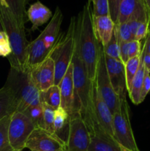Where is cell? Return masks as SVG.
Wrapping results in <instances>:
<instances>
[{
    "mask_svg": "<svg viewBox=\"0 0 150 151\" xmlns=\"http://www.w3.org/2000/svg\"><path fill=\"white\" fill-rule=\"evenodd\" d=\"M40 100L41 103L48 105L53 109L57 110L58 108L60 107L61 104L60 91L58 86L53 85L48 89L41 91Z\"/></svg>",
    "mask_w": 150,
    "mask_h": 151,
    "instance_id": "obj_24",
    "label": "cell"
},
{
    "mask_svg": "<svg viewBox=\"0 0 150 151\" xmlns=\"http://www.w3.org/2000/svg\"><path fill=\"white\" fill-rule=\"evenodd\" d=\"M141 41L132 40L129 41V46H128V55L129 59L133 58L139 56L141 53Z\"/></svg>",
    "mask_w": 150,
    "mask_h": 151,
    "instance_id": "obj_35",
    "label": "cell"
},
{
    "mask_svg": "<svg viewBox=\"0 0 150 151\" xmlns=\"http://www.w3.org/2000/svg\"><path fill=\"white\" fill-rule=\"evenodd\" d=\"M29 72L40 91H45L54 85L55 67L54 60L50 56Z\"/></svg>",
    "mask_w": 150,
    "mask_h": 151,
    "instance_id": "obj_13",
    "label": "cell"
},
{
    "mask_svg": "<svg viewBox=\"0 0 150 151\" xmlns=\"http://www.w3.org/2000/svg\"><path fill=\"white\" fill-rule=\"evenodd\" d=\"M2 31H4V29H3L2 25H1V20H0V32H2Z\"/></svg>",
    "mask_w": 150,
    "mask_h": 151,
    "instance_id": "obj_43",
    "label": "cell"
},
{
    "mask_svg": "<svg viewBox=\"0 0 150 151\" xmlns=\"http://www.w3.org/2000/svg\"><path fill=\"white\" fill-rule=\"evenodd\" d=\"M144 7H146V6L141 0H121L119 5V16L116 24L126 22L135 11Z\"/></svg>",
    "mask_w": 150,
    "mask_h": 151,
    "instance_id": "obj_22",
    "label": "cell"
},
{
    "mask_svg": "<svg viewBox=\"0 0 150 151\" xmlns=\"http://www.w3.org/2000/svg\"><path fill=\"white\" fill-rule=\"evenodd\" d=\"M119 45L120 60H121V62L124 64H125L128 61V60H129V55H128V46H129V42L121 41V42H119Z\"/></svg>",
    "mask_w": 150,
    "mask_h": 151,
    "instance_id": "obj_38",
    "label": "cell"
},
{
    "mask_svg": "<svg viewBox=\"0 0 150 151\" xmlns=\"http://www.w3.org/2000/svg\"><path fill=\"white\" fill-rule=\"evenodd\" d=\"M61 97L60 107L66 110L69 114H71L74 99V87L73 81V65H69L66 74L58 84Z\"/></svg>",
    "mask_w": 150,
    "mask_h": 151,
    "instance_id": "obj_16",
    "label": "cell"
},
{
    "mask_svg": "<svg viewBox=\"0 0 150 151\" xmlns=\"http://www.w3.org/2000/svg\"><path fill=\"white\" fill-rule=\"evenodd\" d=\"M104 57L109 78L115 93L119 98L126 97L128 92L126 88L124 64L119 59L111 58L105 55Z\"/></svg>",
    "mask_w": 150,
    "mask_h": 151,
    "instance_id": "obj_12",
    "label": "cell"
},
{
    "mask_svg": "<svg viewBox=\"0 0 150 151\" xmlns=\"http://www.w3.org/2000/svg\"><path fill=\"white\" fill-rule=\"evenodd\" d=\"M88 151H122V147L114 137L97 128L90 132Z\"/></svg>",
    "mask_w": 150,
    "mask_h": 151,
    "instance_id": "obj_14",
    "label": "cell"
},
{
    "mask_svg": "<svg viewBox=\"0 0 150 151\" xmlns=\"http://www.w3.org/2000/svg\"><path fill=\"white\" fill-rule=\"evenodd\" d=\"M145 69L146 67L144 63V61H143L142 50H141V57L139 67H138V71H137L136 75H135L133 78L130 90L128 92L129 98H130V100H132V102L135 105H138L141 103L140 96H141V88H142L144 75H145Z\"/></svg>",
    "mask_w": 150,
    "mask_h": 151,
    "instance_id": "obj_21",
    "label": "cell"
},
{
    "mask_svg": "<svg viewBox=\"0 0 150 151\" xmlns=\"http://www.w3.org/2000/svg\"><path fill=\"white\" fill-rule=\"evenodd\" d=\"M25 148L35 151H66V145L54 134L35 128L28 138Z\"/></svg>",
    "mask_w": 150,
    "mask_h": 151,
    "instance_id": "obj_10",
    "label": "cell"
},
{
    "mask_svg": "<svg viewBox=\"0 0 150 151\" xmlns=\"http://www.w3.org/2000/svg\"><path fill=\"white\" fill-rule=\"evenodd\" d=\"M144 48L145 50V52L146 54L150 55V19H149V29L147 36L146 37V41L144 44Z\"/></svg>",
    "mask_w": 150,
    "mask_h": 151,
    "instance_id": "obj_39",
    "label": "cell"
},
{
    "mask_svg": "<svg viewBox=\"0 0 150 151\" xmlns=\"http://www.w3.org/2000/svg\"><path fill=\"white\" fill-rule=\"evenodd\" d=\"M22 113L24 114L32 121L35 128L44 129V107L42 103L30 106Z\"/></svg>",
    "mask_w": 150,
    "mask_h": 151,
    "instance_id": "obj_26",
    "label": "cell"
},
{
    "mask_svg": "<svg viewBox=\"0 0 150 151\" xmlns=\"http://www.w3.org/2000/svg\"><path fill=\"white\" fill-rule=\"evenodd\" d=\"M121 1V0H108L109 15L115 24L117 22Z\"/></svg>",
    "mask_w": 150,
    "mask_h": 151,
    "instance_id": "obj_36",
    "label": "cell"
},
{
    "mask_svg": "<svg viewBox=\"0 0 150 151\" xmlns=\"http://www.w3.org/2000/svg\"><path fill=\"white\" fill-rule=\"evenodd\" d=\"M4 85L13 94L16 111L23 112L30 106L41 104V91L34 83L28 70L19 71L10 68Z\"/></svg>",
    "mask_w": 150,
    "mask_h": 151,
    "instance_id": "obj_4",
    "label": "cell"
},
{
    "mask_svg": "<svg viewBox=\"0 0 150 151\" xmlns=\"http://www.w3.org/2000/svg\"><path fill=\"white\" fill-rule=\"evenodd\" d=\"M4 1L15 16L19 24L24 27L25 16L26 15V0H4Z\"/></svg>",
    "mask_w": 150,
    "mask_h": 151,
    "instance_id": "obj_25",
    "label": "cell"
},
{
    "mask_svg": "<svg viewBox=\"0 0 150 151\" xmlns=\"http://www.w3.org/2000/svg\"><path fill=\"white\" fill-rule=\"evenodd\" d=\"M30 151H35V150H30Z\"/></svg>",
    "mask_w": 150,
    "mask_h": 151,
    "instance_id": "obj_49",
    "label": "cell"
},
{
    "mask_svg": "<svg viewBox=\"0 0 150 151\" xmlns=\"http://www.w3.org/2000/svg\"><path fill=\"white\" fill-rule=\"evenodd\" d=\"M90 132L79 114L71 115V127L66 151H88Z\"/></svg>",
    "mask_w": 150,
    "mask_h": 151,
    "instance_id": "obj_9",
    "label": "cell"
},
{
    "mask_svg": "<svg viewBox=\"0 0 150 151\" xmlns=\"http://www.w3.org/2000/svg\"><path fill=\"white\" fill-rule=\"evenodd\" d=\"M91 3L87 2L77 18L79 55L86 69L88 78H96V66L101 44L97 40L93 28Z\"/></svg>",
    "mask_w": 150,
    "mask_h": 151,
    "instance_id": "obj_2",
    "label": "cell"
},
{
    "mask_svg": "<svg viewBox=\"0 0 150 151\" xmlns=\"http://www.w3.org/2000/svg\"><path fill=\"white\" fill-rule=\"evenodd\" d=\"M35 126L22 112L16 111L11 115L8 128L9 145L13 150L21 151Z\"/></svg>",
    "mask_w": 150,
    "mask_h": 151,
    "instance_id": "obj_7",
    "label": "cell"
},
{
    "mask_svg": "<svg viewBox=\"0 0 150 151\" xmlns=\"http://www.w3.org/2000/svg\"><path fill=\"white\" fill-rule=\"evenodd\" d=\"M0 20L3 29L7 35L12 49L8 56L10 68L19 71H26V47L28 44L24 27H21L10 9L5 4H0Z\"/></svg>",
    "mask_w": 150,
    "mask_h": 151,
    "instance_id": "obj_3",
    "label": "cell"
},
{
    "mask_svg": "<svg viewBox=\"0 0 150 151\" xmlns=\"http://www.w3.org/2000/svg\"><path fill=\"white\" fill-rule=\"evenodd\" d=\"M122 151H129V150H126V149H124V148H123V147H122Z\"/></svg>",
    "mask_w": 150,
    "mask_h": 151,
    "instance_id": "obj_46",
    "label": "cell"
},
{
    "mask_svg": "<svg viewBox=\"0 0 150 151\" xmlns=\"http://www.w3.org/2000/svg\"><path fill=\"white\" fill-rule=\"evenodd\" d=\"M92 1H93V0H88V2H89V3H92Z\"/></svg>",
    "mask_w": 150,
    "mask_h": 151,
    "instance_id": "obj_45",
    "label": "cell"
},
{
    "mask_svg": "<svg viewBox=\"0 0 150 151\" xmlns=\"http://www.w3.org/2000/svg\"><path fill=\"white\" fill-rule=\"evenodd\" d=\"M44 107V129L47 132L54 134V121L55 110L48 105L42 103Z\"/></svg>",
    "mask_w": 150,
    "mask_h": 151,
    "instance_id": "obj_29",
    "label": "cell"
},
{
    "mask_svg": "<svg viewBox=\"0 0 150 151\" xmlns=\"http://www.w3.org/2000/svg\"><path fill=\"white\" fill-rule=\"evenodd\" d=\"M149 29V19L146 21V22H143L140 25L138 30H137L136 34H135V40L138 41H141V40H143L147 36Z\"/></svg>",
    "mask_w": 150,
    "mask_h": 151,
    "instance_id": "obj_37",
    "label": "cell"
},
{
    "mask_svg": "<svg viewBox=\"0 0 150 151\" xmlns=\"http://www.w3.org/2000/svg\"><path fill=\"white\" fill-rule=\"evenodd\" d=\"M104 55L106 56L111 58L113 59H119L120 60V55H119V45L118 43L115 32H113V35L110 38V41L103 47Z\"/></svg>",
    "mask_w": 150,
    "mask_h": 151,
    "instance_id": "obj_30",
    "label": "cell"
},
{
    "mask_svg": "<svg viewBox=\"0 0 150 151\" xmlns=\"http://www.w3.org/2000/svg\"><path fill=\"white\" fill-rule=\"evenodd\" d=\"M16 111L13 94L10 88L4 85L0 89V120Z\"/></svg>",
    "mask_w": 150,
    "mask_h": 151,
    "instance_id": "obj_23",
    "label": "cell"
},
{
    "mask_svg": "<svg viewBox=\"0 0 150 151\" xmlns=\"http://www.w3.org/2000/svg\"><path fill=\"white\" fill-rule=\"evenodd\" d=\"M63 19V13L60 7H57L50 22L41 32L46 47L50 51L52 50L61 35V34H60V29Z\"/></svg>",
    "mask_w": 150,
    "mask_h": 151,
    "instance_id": "obj_17",
    "label": "cell"
},
{
    "mask_svg": "<svg viewBox=\"0 0 150 151\" xmlns=\"http://www.w3.org/2000/svg\"><path fill=\"white\" fill-rule=\"evenodd\" d=\"M26 16L29 22L32 23L31 29L32 31H35L39 27L46 23L52 17V13L46 6L38 1L29 6L26 11Z\"/></svg>",
    "mask_w": 150,
    "mask_h": 151,
    "instance_id": "obj_20",
    "label": "cell"
},
{
    "mask_svg": "<svg viewBox=\"0 0 150 151\" xmlns=\"http://www.w3.org/2000/svg\"><path fill=\"white\" fill-rule=\"evenodd\" d=\"M0 4H5V5H7L5 3V1H4V0H0Z\"/></svg>",
    "mask_w": 150,
    "mask_h": 151,
    "instance_id": "obj_44",
    "label": "cell"
},
{
    "mask_svg": "<svg viewBox=\"0 0 150 151\" xmlns=\"http://www.w3.org/2000/svg\"><path fill=\"white\" fill-rule=\"evenodd\" d=\"M11 53L12 49L8 36L4 31L0 32V56L8 57Z\"/></svg>",
    "mask_w": 150,
    "mask_h": 151,
    "instance_id": "obj_33",
    "label": "cell"
},
{
    "mask_svg": "<svg viewBox=\"0 0 150 151\" xmlns=\"http://www.w3.org/2000/svg\"></svg>",
    "mask_w": 150,
    "mask_h": 151,
    "instance_id": "obj_51",
    "label": "cell"
},
{
    "mask_svg": "<svg viewBox=\"0 0 150 151\" xmlns=\"http://www.w3.org/2000/svg\"><path fill=\"white\" fill-rule=\"evenodd\" d=\"M74 99L72 113L79 114L85 121L89 132L99 128L94 115L92 105V82L88 78L86 69L79 55L77 18L74 35V49L71 60Z\"/></svg>",
    "mask_w": 150,
    "mask_h": 151,
    "instance_id": "obj_1",
    "label": "cell"
},
{
    "mask_svg": "<svg viewBox=\"0 0 150 151\" xmlns=\"http://www.w3.org/2000/svg\"><path fill=\"white\" fill-rule=\"evenodd\" d=\"M95 80L97 84V87H98V90L101 97L103 98L104 101L107 103L109 109H110L112 114H113L116 109L119 108L120 99L115 93L111 83H110L107 66H106L105 57H104V52L102 46L100 49Z\"/></svg>",
    "mask_w": 150,
    "mask_h": 151,
    "instance_id": "obj_8",
    "label": "cell"
},
{
    "mask_svg": "<svg viewBox=\"0 0 150 151\" xmlns=\"http://www.w3.org/2000/svg\"><path fill=\"white\" fill-rule=\"evenodd\" d=\"M11 115L7 116L0 120V149L9 146L8 128Z\"/></svg>",
    "mask_w": 150,
    "mask_h": 151,
    "instance_id": "obj_31",
    "label": "cell"
},
{
    "mask_svg": "<svg viewBox=\"0 0 150 151\" xmlns=\"http://www.w3.org/2000/svg\"><path fill=\"white\" fill-rule=\"evenodd\" d=\"M142 58H143V61H144V65L146 67L150 70V55L146 54L145 52L144 47L142 48Z\"/></svg>",
    "mask_w": 150,
    "mask_h": 151,
    "instance_id": "obj_40",
    "label": "cell"
},
{
    "mask_svg": "<svg viewBox=\"0 0 150 151\" xmlns=\"http://www.w3.org/2000/svg\"><path fill=\"white\" fill-rule=\"evenodd\" d=\"M76 16H73L66 36L61 34L57 44L50 53V57L54 60L55 67L54 85L58 86L71 63L74 49V35L76 29Z\"/></svg>",
    "mask_w": 150,
    "mask_h": 151,
    "instance_id": "obj_5",
    "label": "cell"
},
{
    "mask_svg": "<svg viewBox=\"0 0 150 151\" xmlns=\"http://www.w3.org/2000/svg\"><path fill=\"white\" fill-rule=\"evenodd\" d=\"M149 91H150V70L146 67L145 75H144V82H143L142 88H141V96H140V101H141V103L145 100L146 97V95L149 94Z\"/></svg>",
    "mask_w": 150,
    "mask_h": 151,
    "instance_id": "obj_34",
    "label": "cell"
},
{
    "mask_svg": "<svg viewBox=\"0 0 150 151\" xmlns=\"http://www.w3.org/2000/svg\"><path fill=\"white\" fill-rule=\"evenodd\" d=\"M141 1H143V2H144V0H141Z\"/></svg>",
    "mask_w": 150,
    "mask_h": 151,
    "instance_id": "obj_48",
    "label": "cell"
},
{
    "mask_svg": "<svg viewBox=\"0 0 150 151\" xmlns=\"http://www.w3.org/2000/svg\"><path fill=\"white\" fill-rule=\"evenodd\" d=\"M114 32L118 43L121 41L129 42L132 40H135L127 22L122 24H115Z\"/></svg>",
    "mask_w": 150,
    "mask_h": 151,
    "instance_id": "obj_28",
    "label": "cell"
},
{
    "mask_svg": "<svg viewBox=\"0 0 150 151\" xmlns=\"http://www.w3.org/2000/svg\"><path fill=\"white\" fill-rule=\"evenodd\" d=\"M51 52L46 47L42 35L40 34L34 41L29 42L26 47V70L30 71L42 63L50 55Z\"/></svg>",
    "mask_w": 150,
    "mask_h": 151,
    "instance_id": "obj_15",
    "label": "cell"
},
{
    "mask_svg": "<svg viewBox=\"0 0 150 151\" xmlns=\"http://www.w3.org/2000/svg\"><path fill=\"white\" fill-rule=\"evenodd\" d=\"M149 19H150V16H149Z\"/></svg>",
    "mask_w": 150,
    "mask_h": 151,
    "instance_id": "obj_50",
    "label": "cell"
},
{
    "mask_svg": "<svg viewBox=\"0 0 150 151\" xmlns=\"http://www.w3.org/2000/svg\"><path fill=\"white\" fill-rule=\"evenodd\" d=\"M92 2L93 16H99L109 15L108 0H93Z\"/></svg>",
    "mask_w": 150,
    "mask_h": 151,
    "instance_id": "obj_32",
    "label": "cell"
},
{
    "mask_svg": "<svg viewBox=\"0 0 150 151\" xmlns=\"http://www.w3.org/2000/svg\"><path fill=\"white\" fill-rule=\"evenodd\" d=\"M12 150H13V148H12L10 145L4 147V148L0 149V151H12Z\"/></svg>",
    "mask_w": 150,
    "mask_h": 151,
    "instance_id": "obj_42",
    "label": "cell"
},
{
    "mask_svg": "<svg viewBox=\"0 0 150 151\" xmlns=\"http://www.w3.org/2000/svg\"><path fill=\"white\" fill-rule=\"evenodd\" d=\"M12 151H19V150H13Z\"/></svg>",
    "mask_w": 150,
    "mask_h": 151,
    "instance_id": "obj_47",
    "label": "cell"
},
{
    "mask_svg": "<svg viewBox=\"0 0 150 151\" xmlns=\"http://www.w3.org/2000/svg\"><path fill=\"white\" fill-rule=\"evenodd\" d=\"M144 2L150 16V0H144Z\"/></svg>",
    "mask_w": 150,
    "mask_h": 151,
    "instance_id": "obj_41",
    "label": "cell"
},
{
    "mask_svg": "<svg viewBox=\"0 0 150 151\" xmlns=\"http://www.w3.org/2000/svg\"><path fill=\"white\" fill-rule=\"evenodd\" d=\"M119 99V108L113 114V137L123 148L129 151H140L131 127L126 97Z\"/></svg>",
    "mask_w": 150,
    "mask_h": 151,
    "instance_id": "obj_6",
    "label": "cell"
},
{
    "mask_svg": "<svg viewBox=\"0 0 150 151\" xmlns=\"http://www.w3.org/2000/svg\"><path fill=\"white\" fill-rule=\"evenodd\" d=\"M141 53L139 56L130 58L124 64L125 69V76H126V88H127V92L130 90L132 82L133 81V78L135 75H136L137 71H138V67L140 65V61H141Z\"/></svg>",
    "mask_w": 150,
    "mask_h": 151,
    "instance_id": "obj_27",
    "label": "cell"
},
{
    "mask_svg": "<svg viewBox=\"0 0 150 151\" xmlns=\"http://www.w3.org/2000/svg\"><path fill=\"white\" fill-rule=\"evenodd\" d=\"M92 105L97 125L104 132L113 137V114L101 97L95 79L92 82Z\"/></svg>",
    "mask_w": 150,
    "mask_h": 151,
    "instance_id": "obj_11",
    "label": "cell"
},
{
    "mask_svg": "<svg viewBox=\"0 0 150 151\" xmlns=\"http://www.w3.org/2000/svg\"><path fill=\"white\" fill-rule=\"evenodd\" d=\"M71 127V115L63 108L54 111V134L65 144L66 147Z\"/></svg>",
    "mask_w": 150,
    "mask_h": 151,
    "instance_id": "obj_19",
    "label": "cell"
},
{
    "mask_svg": "<svg viewBox=\"0 0 150 151\" xmlns=\"http://www.w3.org/2000/svg\"><path fill=\"white\" fill-rule=\"evenodd\" d=\"M93 28L97 40L102 47L110 41L113 32L115 23L109 15L94 16L92 15Z\"/></svg>",
    "mask_w": 150,
    "mask_h": 151,
    "instance_id": "obj_18",
    "label": "cell"
}]
</instances>
